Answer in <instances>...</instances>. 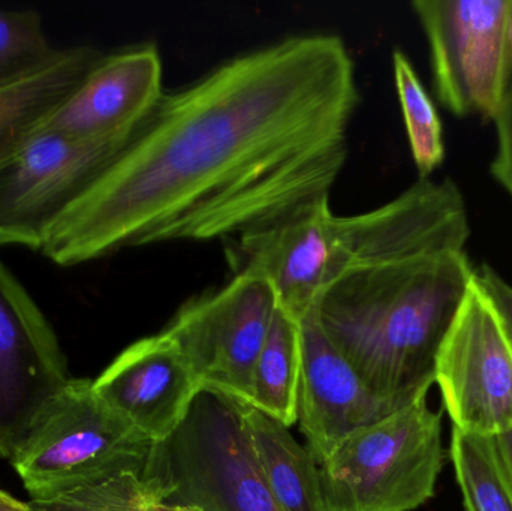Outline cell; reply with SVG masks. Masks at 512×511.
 I'll list each match as a JSON object with an SVG mask.
<instances>
[{
    "label": "cell",
    "instance_id": "30bf717a",
    "mask_svg": "<svg viewBox=\"0 0 512 511\" xmlns=\"http://www.w3.org/2000/svg\"><path fill=\"white\" fill-rule=\"evenodd\" d=\"M435 384L453 428L481 438L512 429V348L475 275L439 348Z\"/></svg>",
    "mask_w": 512,
    "mask_h": 511
},
{
    "label": "cell",
    "instance_id": "ac0fdd59",
    "mask_svg": "<svg viewBox=\"0 0 512 511\" xmlns=\"http://www.w3.org/2000/svg\"><path fill=\"white\" fill-rule=\"evenodd\" d=\"M393 75L412 159L420 177H430L445 161L444 126L414 65L400 48L393 51Z\"/></svg>",
    "mask_w": 512,
    "mask_h": 511
},
{
    "label": "cell",
    "instance_id": "44dd1931",
    "mask_svg": "<svg viewBox=\"0 0 512 511\" xmlns=\"http://www.w3.org/2000/svg\"><path fill=\"white\" fill-rule=\"evenodd\" d=\"M493 122L498 146L490 164V174L512 200V80L504 104Z\"/></svg>",
    "mask_w": 512,
    "mask_h": 511
},
{
    "label": "cell",
    "instance_id": "8fae6325",
    "mask_svg": "<svg viewBox=\"0 0 512 511\" xmlns=\"http://www.w3.org/2000/svg\"><path fill=\"white\" fill-rule=\"evenodd\" d=\"M69 380L50 321L0 258V459L14 456Z\"/></svg>",
    "mask_w": 512,
    "mask_h": 511
},
{
    "label": "cell",
    "instance_id": "3957f363",
    "mask_svg": "<svg viewBox=\"0 0 512 511\" xmlns=\"http://www.w3.org/2000/svg\"><path fill=\"white\" fill-rule=\"evenodd\" d=\"M9 462L30 500L123 476L165 482L161 444L108 407L89 378L65 384Z\"/></svg>",
    "mask_w": 512,
    "mask_h": 511
},
{
    "label": "cell",
    "instance_id": "277c9868",
    "mask_svg": "<svg viewBox=\"0 0 512 511\" xmlns=\"http://www.w3.org/2000/svg\"><path fill=\"white\" fill-rule=\"evenodd\" d=\"M442 414L427 396L346 437L318 465L322 511H414L444 470Z\"/></svg>",
    "mask_w": 512,
    "mask_h": 511
},
{
    "label": "cell",
    "instance_id": "d4e9b609",
    "mask_svg": "<svg viewBox=\"0 0 512 511\" xmlns=\"http://www.w3.org/2000/svg\"><path fill=\"white\" fill-rule=\"evenodd\" d=\"M156 511H198L195 509H189V507H171V506H161L156 509Z\"/></svg>",
    "mask_w": 512,
    "mask_h": 511
},
{
    "label": "cell",
    "instance_id": "52a82bcc",
    "mask_svg": "<svg viewBox=\"0 0 512 511\" xmlns=\"http://www.w3.org/2000/svg\"><path fill=\"white\" fill-rule=\"evenodd\" d=\"M135 132L93 140L35 132L0 156V248L23 246L41 252L57 219L128 146Z\"/></svg>",
    "mask_w": 512,
    "mask_h": 511
},
{
    "label": "cell",
    "instance_id": "603a6c76",
    "mask_svg": "<svg viewBox=\"0 0 512 511\" xmlns=\"http://www.w3.org/2000/svg\"><path fill=\"white\" fill-rule=\"evenodd\" d=\"M493 455L512 495V429L490 438Z\"/></svg>",
    "mask_w": 512,
    "mask_h": 511
},
{
    "label": "cell",
    "instance_id": "ba28073f",
    "mask_svg": "<svg viewBox=\"0 0 512 511\" xmlns=\"http://www.w3.org/2000/svg\"><path fill=\"white\" fill-rule=\"evenodd\" d=\"M276 311L267 282L233 275L188 300L162 333L180 348L201 389L251 404L256 360Z\"/></svg>",
    "mask_w": 512,
    "mask_h": 511
},
{
    "label": "cell",
    "instance_id": "5bb4252c",
    "mask_svg": "<svg viewBox=\"0 0 512 511\" xmlns=\"http://www.w3.org/2000/svg\"><path fill=\"white\" fill-rule=\"evenodd\" d=\"M96 395L155 443L180 428L203 389L165 333L129 345L93 380Z\"/></svg>",
    "mask_w": 512,
    "mask_h": 511
},
{
    "label": "cell",
    "instance_id": "6da1fadb",
    "mask_svg": "<svg viewBox=\"0 0 512 511\" xmlns=\"http://www.w3.org/2000/svg\"><path fill=\"white\" fill-rule=\"evenodd\" d=\"M358 104L340 36H288L237 54L164 93L41 254L75 267L138 246L228 240L330 195Z\"/></svg>",
    "mask_w": 512,
    "mask_h": 511
},
{
    "label": "cell",
    "instance_id": "7a4b0ae2",
    "mask_svg": "<svg viewBox=\"0 0 512 511\" xmlns=\"http://www.w3.org/2000/svg\"><path fill=\"white\" fill-rule=\"evenodd\" d=\"M340 222L345 266L316 320L370 390L406 407L435 384L439 348L474 281L465 197L450 177H420Z\"/></svg>",
    "mask_w": 512,
    "mask_h": 511
},
{
    "label": "cell",
    "instance_id": "e0dca14e",
    "mask_svg": "<svg viewBox=\"0 0 512 511\" xmlns=\"http://www.w3.org/2000/svg\"><path fill=\"white\" fill-rule=\"evenodd\" d=\"M301 377L300 324L277 308L256 360L252 407L291 428Z\"/></svg>",
    "mask_w": 512,
    "mask_h": 511
},
{
    "label": "cell",
    "instance_id": "9c48e42d",
    "mask_svg": "<svg viewBox=\"0 0 512 511\" xmlns=\"http://www.w3.org/2000/svg\"><path fill=\"white\" fill-rule=\"evenodd\" d=\"M225 255L233 275L267 282L277 308L300 324L345 266L342 222L322 195L225 240Z\"/></svg>",
    "mask_w": 512,
    "mask_h": 511
},
{
    "label": "cell",
    "instance_id": "4fadbf2b",
    "mask_svg": "<svg viewBox=\"0 0 512 511\" xmlns=\"http://www.w3.org/2000/svg\"><path fill=\"white\" fill-rule=\"evenodd\" d=\"M300 336L297 423L307 450L319 465L352 432L403 407L366 386L322 332L315 309L301 321Z\"/></svg>",
    "mask_w": 512,
    "mask_h": 511
},
{
    "label": "cell",
    "instance_id": "cb8c5ba5",
    "mask_svg": "<svg viewBox=\"0 0 512 511\" xmlns=\"http://www.w3.org/2000/svg\"><path fill=\"white\" fill-rule=\"evenodd\" d=\"M0 511H33L29 504L20 503V501L12 498L11 495L0 491Z\"/></svg>",
    "mask_w": 512,
    "mask_h": 511
},
{
    "label": "cell",
    "instance_id": "ffe728a7",
    "mask_svg": "<svg viewBox=\"0 0 512 511\" xmlns=\"http://www.w3.org/2000/svg\"><path fill=\"white\" fill-rule=\"evenodd\" d=\"M57 51L36 9H0V83L39 68Z\"/></svg>",
    "mask_w": 512,
    "mask_h": 511
},
{
    "label": "cell",
    "instance_id": "7c38bea8",
    "mask_svg": "<svg viewBox=\"0 0 512 511\" xmlns=\"http://www.w3.org/2000/svg\"><path fill=\"white\" fill-rule=\"evenodd\" d=\"M162 80L164 66L155 44L102 54L35 132L81 140L132 134L164 96Z\"/></svg>",
    "mask_w": 512,
    "mask_h": 511
},
{
    "label": "cell",
    "instance_id": "2e32d148",
    "mask_svg": "<svg viewBox=\"0 0 512 511\" xmlns=\"http://www.w3.org/2000/svg\"><path fill=\"white\" fill-rule=\"evenodd\" d=\"M243 432L256 467L280 511H322L318 464L291 428L237 402Z\"/></svg>",
    "mask_w": 512,
    "mask_h": 511
},
{
    "label": "cell",
    "instance_id": "5b68a950",
    "mask_svg": "<svg viewBox=\"0 0 512 511\" xmlns=\"http://www.w3.org/2000/svg\"><path fill=\"white\" fill-rule=\"evenodd\" d=\"M438 101L495 120L512 80V0H414Z\"/></svg>",
    "mask_w": 512,
    "mask_h": 511
},
{
    "label": "cell",
    "instance_id": "d6986e66",
    "mask_svg": "<svg viewBox=\"0 0 512 511\" xmlns=\"http://www.w3.org/2000/svg\"><path fill=\"white\" fill-rule=\"evenodd\" d=\"M448 456L465 511H512V495L493 455L490 438L453 428Z\"/></svg>",
    "mask_w": 512,
    "mask_h": 511
},
{
    "label": "cell",
    "instance_id": "9a60e30c",
    "mask_svg": "<svg viewBox=\"0 0 512 511\" xmlns=\"http://www.w3.org/2000/svg\"><path fill=\"white\" fill-rule=\"evenodd\" d=\"M102 56L90 45L59 48L33 71L0 83V156L26 141Z\"/></svg>",
    "mask_w": 512,
    "mask_h": 511
},
{
    "label": "cell",
    "instance_id": "7402d4cb",
    "mask_svg": "<svg viewBox=\"0 0 512 511\" xmlns=\"http://www.w3.org/2000/svg\"><path fill=\"white\" fill-rule=\"evenodd\" d=\"M475 282L498 315L499 323L512 348V285L490 264H481L475 269Z\"/></svg>",
    "mask_w": 512,
    "mask_h": 511
},
{
    "label": "cell",
    "instance_id": "8992f818",
    "mask_svg": "<svg viewBox=\"0 0 512 511\" xmlns=\"http://www.w3.org/2000/svg\"><path fill=\"white\" fill-rule=\"evenodd\" d=\"M164 506L198 511H280L265 486L231 399L203 392L161 443Z\"/></svg>",
    "mask_w": 512,
    "mask_h": 511
}]
</instances>
